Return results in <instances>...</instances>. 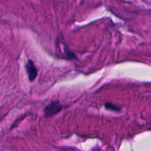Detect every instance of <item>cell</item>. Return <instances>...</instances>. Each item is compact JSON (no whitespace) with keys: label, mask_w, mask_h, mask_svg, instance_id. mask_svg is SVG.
<instances>
[{"label":"cell","mask_w":151,"mask_h":151,"mask_svg":"<svg viewBox=\"0 0 151 151\" xmlns=\"http://www.w3.org/2000/svg\"><path fill=\"white\" fill-rule=\"evenodd\" d=\"M63 107L59 101H52L47 105L44 109V116L51 117L58 114L62 110Z\"/></svg>","instance_id":"cell-1"},{"label":"cell","mask_w":151,"mask_h":151,"mask_svg":"<svg viewBox=\"0 0 151 151\" xmlns=\"http://www.w3.org/2000/svg\"><path fill=\"white\" fill-rule=\"evenodd\" d=\"M105 108L108 110L113 111H120V108L116 106V105H114L112 103H107L105 104Z\"/></svg>","instance_id":"cell-3"},{"label":"cell","mask_w":151,"mask_h":151,"mask_svg":"<svg viewBox=\"0 0 151 151\" xmlns=\"http://www.w3.org/2000/svg\"><path fill=\"white\" fill-rule=\"evenodd\" d=\"M25 69L27 73L28 79L30 82H32L35 80L38 75V71H37L36 67L35 66V63L31 60H28L25 64Z\"/></svg>","instance_id":"cell-2"}]
</instances>
